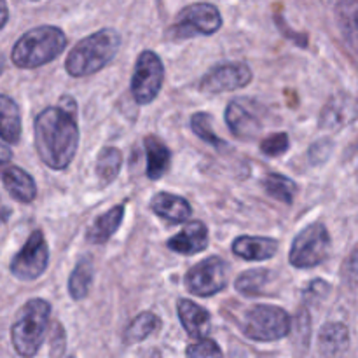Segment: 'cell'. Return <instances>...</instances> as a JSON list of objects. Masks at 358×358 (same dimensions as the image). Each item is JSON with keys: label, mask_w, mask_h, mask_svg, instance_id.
<instances>
[{"label": "cell", "mask_w": 358, "mask_h": 358, "mask_svg": "<svg viewBox=\"0 0 358 358\" xmlns=\"http://www.w3.org/2000/svg\"><path fill=\"white\" fill-rule=\"evenodd\" d=\"M35 149L42 163L51 170H65L73 161L79 147V126L76 107H48L34 124Z\"/></svg>", "instance_id": "1"}, {"label": "cell", "mask_w": 358, "mask_h": 358, "mask_svg": "<svg viewBox=\"0 0 358 358\" xmlns=\"http://www.w3.org/2000/svg\"><path fill=\"white\" fill-rule=\"evenodd\" d=\"M121 48V35L114 28L91 34L73 45L65 62L66 72L72 77H90L100 72L105 65L114 59Z\"/></svg>", "instance_id": "2"}, {"label": "cell", "mask_w": 358, "mask_h": 358, "mask_svg": "<svg viewBox=\"0 0 358 358\" xmlns=\"http://www.w3.org/2000/svg\"><path fill=\"white\" fill-rule=\"evenodd\" d=\"M66 48L63 30L51 24L37 27L21 35L14 44L10 59L17 69H38L58 58Z\"/></svg>", "instance_id": "3"}, {"label": "cell", "mask_w": 358, "mask_h": 358, "mask_svg": "<svg viewBox=\"0 0 358 358\" xmlns=\"http://www.w3.org/2000/svg\"><path fill=\"white\" fill-rule=\"evenodd\" d=\"M49 317H51V304L44 299H30L21 308L10 329V341L17 355H37L48 334Z\"/></svg>", "instance_id": "4"}, {"label": "cell", "mask_w": 358, "mask_h": 358, "mask_svg": "<svg viewBox=\"0 0 358 358\" xmlns=\"http://www.w3.org/2000/svg\"><path fill=\"white\" fill-rule=\"evenodd\" d=\"M331 234L322 222H313L304 227L289 252V262L297 269L317 268L331 255Z\"/></svg>", "instance_id": "5"}, {"label": "cell", "mask_w": 358, "mask_h": 358, "mask_svg": "<svg viewBox=\"0 0 358 358\" xmlns=\"http://www.w3.org/2000/svg\"><path fill=\"white\" fill-rule=\"evenodd\" d=\"M292 329L290 315L278 306L259 304L248 310L243 322V334L252 341H278L289 336Z\"/></svg>", "instance_id": "6"}, {"label": "cell", "mask_w": 358, "mask_h": 358, "mask_svg": "<svg viewBox=\"0 0 358 358\" xmlns=\"http://www.w3.org/2000/svg\"><path fill=\"white\" fill-rule=\"evenodd\" d=\"M164 83V66L159 56L150 49L142 51L136 59L131 77V93L138 105H147L156 100Z\"/></svg>", "instance_id": "7"}, {"label": "cell", "mask_w": 358, "mask_h": 358, "mask_svg": "<svg viewBox=\"0 0 358 358\" xmlns=\"http://www.w3.org/2000/svg\"><path fill=\"white\" fill-rule=\"evenodd\" d=\"M227 276H229V266L224 259L213 255L192 266L185 275L184 283L189 292L194 296L210 297L226 289Z\"/></svg>", "instance_id": "8"}, {"label": "cell", "mask_w": 358, "mask_h": 358, "mask_svg": "<svg viewBox=\"0 0 358 358\" xmlns=\"http://www.w3.org/2000/svg\"><path fill=\"white\" fill-rule=\"evenodd\" d=\"M49 264V248L42 231H34L27 243L10 261V273L21 282H31L44 275Z\"/></svg>", "instance_id": "9"}, {"label": "cell", "mask_w": 358, "mask_h": 358, "mask_svg": "<svg viewBox=\"0 0 358 358\" xmlns=\"http://www.w3.org/2000/svg\"><path fill=\"white\" fill-rule=\"evenodd\" d=\"M220 27H222V16L219 9L212 3L199 2L180 10L171 28V34L178 38H189L194 35H212Z\"/></svg>", "instance_id": "10"}, {"label": "cell", "mask_w": 358, "mask_h": 358, "mask_svg": "<svg viewBox=\"0 0 358 358\" xmlns=\"http://www.w3.org/2000/svg\"><path fill=\"white\" fill-rule=\"evenodd\" d=\"M252 83V70L247 63H222L205 73L199 83L203 93L217 94L224 91H236Z\"/></svg>", "instance_id": "11"}, {"label": "cell", "mask_w": 358, "mask_h": 358, "mask_svg": "<svg viewBox=\"0 0 358 358\" xmlns=\"http://www.w3.org/2000/svg\"><path fill=\"white\" fill-rule=\"evenodd\" d=\"M226 122L236 138L254 140L262 129L259 105L248 98H236L229 101L226 108Z\"/></svg>", "instance_id": "12"}, {"label": "cell", "mask_w": 358, "mask_h": 358, "mask_svg": "<svg viewBox=\"0 0 358 358\" xmlns=\"http://www.w3.org/2000/svg\"><path fill=\"white\" fill-rule=\"evenodd\" d=\"M358 121V98L350 93H338L329 98L318 117L322 129L338 131Z\"/></svg>", "instance_id": "13"}, {"label": "cell", "mask_w": 358, "mask_h": 358, "mask_svg": "<svg viewBox=\"0 0 358 358\" xmlns=\"http://www.w3.org/2000/svg\"><path fill=\"white\" fill-rule=\"evenodd\" d=\"M0 178H2L3 187L14 201L28 205L37 198V184L23 168L6 164V168H2V171H0Z\"/></svg>", "instance_id": "14"}, {"label": "cell", "mask_w": 358, "mask_h": 358, "mask_svg": "<svg viewBox=\"0 0 358 358\" xmlns=\"http://www.w3.org/2000/svg\"><path fill=\"white\" fill-rule=\"evenodd\" d=\"M208 247V229L201 220H191L177 236L168 240V248L182 255H194Z\"/></svg>", "instance_id": "15"}, {"label": "cell", "mask_w": 358, "mask_h": 358, "mask_svg": "<svg viewBox=\"0 0 358 358\" xmlns=\"http://www.w3.org/2000/svg\"><path fill=\"white\" fill-rule=\"evenodd\" d=\"M150 208L161 219L168 220L171 224H180L191 219L192 208L187 199L180 198L171 192H159L150 201Z\"/></svg>", "instance_id": "16"}, {"label": "cell", "mask_w": 358, "mask_h": 358, "mask_svg": "<svg viewBox=\"0 0 358 358\" xmlns=\"http://www.w3.org/2000/svg\"><path fill=\"white\" fill-rule=\"evenodd\" d=\"M278 252V241L262 236H240L233 241V254L245 261H268Z\"/></svg>", "instance_id": "17"}, {"label": "cell", "mask_w": 358, "mask_h": 358, "mask_svg": "<svg viewBox=\"0 0 358 358\" xmlns=\"http://www.w3.org/2000/svg\"><path fill=\"white\" fill-rule=\"evenodd\" d=\"M178 318H180V324L184 327V331L187 332L191 338H205L210 331V313L201 308L199 304L192 303L189 299H180L177 304Z\"/></svg>", "instance_id": "18"}, {"label": "cell", "mask_w": 358, "mask_h": 358, "mask_svg": "<svg viewBox=\"0 0 358 358\" xmlns=\"http://www.w3.org/2000/svg\"><path fill=\"white\" fill-rule=\"evenodd\" d=\"M350 331L345 324L331 322L322 327L318 336V352L324 357H338L348 350Z\"/></svg>", "instance_id": "19"}, {"label": "cell", "mask_w": 358, "mask_h": 358, "mask_svg": "<svg viewBox=\"0 0 358 358\" xmlns=\"http://www.w3.org/2000/svg\"><path fill=\"white\" fill-rule=\"evenodd\" d=\"M143 145H145L147 152V177L150 180H159L170 168V149L156 135H147L143 140Z\"/></svg>", "instance_id": "20"}, {"label": "cell", "mask_w": 358, "mask_h": 358, "mask_svg": "<svg viewBox=\"0 0 358 358\" xmlns=\"http://www.w3.org/2000/svg\"><path fill=\"white\" fill-rule=\"evenodd\" d=\"M0 138L16 145L21 138V112L16 101L0 93Z\"/></svg>", "instance_id": "21"}, {"label": "cell", "mask_w": 358, "mask_h": 358, "mask_svg": "<svg viewBox=\"0 0 358 358\" xmlns=\"http://www.w3.org/2000/svg\"><path fill=\"white\" fill-rule=\"evenodd\" d=\"M124 205H117L105 212L103 215L98 217L93 222V226L87 229L86 240L93 245H103L112 238V234L119 229L124 219Z\"/></svg>", "instance_id": "22"}, {"label": "cell", "mask_w": 358, "mask_h": 358, "mask_svg": "<svg viewBox=\"0 0 358 358\" xmlns=\"http://www.w3.org/2000/svg\"><path fill=\"white\" fill-rule=\"evenodd\" d=\"M93 262L90 257H83L77 262L76 269L69 278V292L73 301H80L90 294L91 285H93Z\"/></svg>", "instance_id": "23"}, {"label": "cell", "mask_w": 358, "mask_h": 358, "mask_svg": "<svg viewBox=\"0 0 358 358\" xmlns=\"http://www.w3.org/2000/svg\"><path fill=\"white\" fill-rule=\"evenodd\" d=\"M336 17L346 41L358 48V0H341L336 6Z\"/></svg>", "instance_id": "24"}, {"label": "cell", "mask_w": 358, "mask_h": 358, "mask_svg": "<svg viewBox=\"0 0 358 358\" xmlns=\"http://www.w3.org/2000/svg\"><path fill=\"white\" fill-rule=\"evenodd\" d=\"M122 166V154L121 150L115 149V147H103L98 154L96 159V175L100 178V185L112 184L115 180V177L119 175V170Z\"/></svg>", "instance_id": "25"}, {"label": "cell", "mask_w": 358, "mask_h": 358, "mask_svg": "<svg viewBox=\"0 0 358 358\" xmlns=\"http://www.w3.org/2000/svg\"><path fill=\"white\" fill-rule=\"evenodd\" d=\"M161 320L150 311H143L138 317H135V320L128 325V329L124 331V343L126 345H135V343L145 341L149 336H152L154 332L159 331Z\"/></svg>", "instance_id": "26"}, {"label": "cell", "mask_w": 358, "mask_h": 358, "mask_svg": "<svg viewBox=\"0 0 358 358\" xmlns=\"http://www.w3.org/2000/svg\"><path fill=\"white\" fill-rule=\"evenodd\" d=\"M264 191L268 192L271 198L278 199V201L285 203V205H292L297 194V184L292 178L285 177L282 173H269L262 182Z\"/></svg>", "instance_id": "27"}, {"label": "cell", "mask_w": 358, "mask_h": 358, "mask_svg": "<svg viewBox=\"0 0 358 358\" xmlns=\"http://www.w3.org/2000/svg\"><path fill=\"white\" fill-rule=\"evenodd\" d=\"M269 275L271 273L268 269H252V271H245L234 285H236L238 292L247 297L261 296L264 292L266 283L269 282Z\"/></svg>", "instance_id": "28"}, {"label": "cell", "mask_w": 358, "mask_h": 358, "mask_svg": "<svg viewBox=\"0 0 358 358\" xmlns=\"http://www.w3.org/2000/svg\"><path fill=\"white\" fill-rule=\"evenodd\" d=\"M191 128L203 142L210 143V145L217 147V149H222V147H227V143L224 140H220L217 136V133L213 131V122L212 115L205 114V112H199V114H194L191 117Z\"/></svg>", "instance_id": "29"}, {"label": "cell", "mask_w": 358, "mask_h": 358, "mask_svg": "<svg viewBox=\"0 0 358 358\" xmlns=\"http://www.w3.org/2000/svg\"><path fill=\"white\" fill-rule=\"evenodd\" d=\"M290 147V140L287 133H273L271 136L262 140L261 143V150L262 154L269 157H278L282 154H285Z\"/></svg>", "instance_id": "30"}, {"label": "cell", "mask_w": 358, "mask_h": 358, "mask_svg": "<svg viewBox=\"0 0 358 358\" xmlns=\"http://www.w3.org/2000/svg\"><path fill=\"white\" fill-rule=\"evenodd\" d=\"M187 357H199V358H206V357H222V350L219 348L213 339H206V338H198V341L194 345H191L185 352Z\"/></svg>", "instance_id": "31"}, {"label": "cell", "mask_w": 358, "mask_h": 358, "mask_svg": "<svg viewBox=\"0 0 358 358\" xmlns=\"http://www.w3.org/2000/svg\"><path fill=\"white\" fill-rule=\"evenodd\" d=\"M332 149H334V145H332L331 140H327V138L320 140V142L313 143V147H311L310 159L313 161V164L324 163V161H327V157L331 156Z\"/></svg>", "instance_id": "32"}, {"label": "cell", "mask_w": 358, "mask_h": 358, "mask_svg": "<svg viewBox=\"0 0 358 358\" xmlns=\"http://www.w3.org/2000/svg\"><path fill=\"white\" fill-rule=\"evenodd\" d=\"M9 21V7H7V0H0V30L6 27Z\"/></svg>", "instance_id": "33"}, {"label": "cell", "mask_w": 358, "mask_h": 358, "mask_svg": "<svg viewBox=\"0 0 358 358\" xmlns=\"http://www.w3.org/2000/svg\"><path fill=\"white\" fill-rule=\"evenodd\" d=\"M10 159H13V150L7 145H3V143H0V166L9 163Z\"/></svg>", "instance_id": "34"}, {"label": "cell", "mask_w": 358, "mask_h": 358, "mask_svg": "<svg viewBox=\"0 0 358 358\" xmlns=\"http://www.w3.org/2000/svg\"><path fill=\"white\" fill-rule=\"evenodd\" d=\"M10 213H13V210H10L9 206H7L6 203L2 201V198H0V226H2V224H6L7 220H9Z\"/></svg>", "instance_id": "35"}, {"label": "cell", "mask_w": 358, "mask_h": 358, "mask_svg": "<svg viewBox=\"0 0 358 358\" xmlns=\"http://www.w3.org/2000/svg\"><path fill=\"white\" fill-rule=\"evenodd\" d=\"M3 70H6V59H3V56L0 55V76L3 73Z\"/></svg>", "instance_id": "36"}, {"label": "cell", "mask_w": 358, "mask_h": 358, "mask_svg": "<svg viewBox=\"0 0 358 358\" xmlns=\"http://www.w3.org/2000/svg\"><path fill=\"white\" fill-rule=\"evenodd\" d=\"M34 2H37V0H34Z\"/></svg>", "instance_id": "37"}]
</instances>
